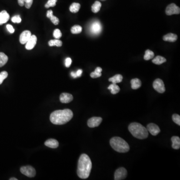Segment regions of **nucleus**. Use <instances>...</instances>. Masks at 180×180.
<instances>
[{
    "mask_svg": "<svg viewBox=\"0 0 180 180\" xmlns=\"http://www.w3.org/2000/svg\"><path fill=\"white\" fill-rule=\"evenodd\" d=\"M7 29L8 31L12 34L14 33V32H15V29H14V28L11 25H10V24L7 25Z\"/></svg>",
    "mask_w": 180,
    "mask_h": 180,
    "instance_id": "nucleus-38",
    "label": "nucleus"
},
{
    "mask_svg": "<svg viewBox=\"0 0 180 180\" xmlns=\"http://www.w3.org/2000/svg\"><path fill=\"white\" fill-rule=\"evenodd\" d=\"M10 180H18L17 178H12L10 179Z\"/></svg>",
    "mask_w": 180,
    "mask_h": 180,
    "instance_id": "nucleus-42",
    "label": "nucleus"
},
{
    "mask_svg": "<svg viewBox=\"0 0 180 180\" xmlns=\"http://www.w3.org/2000/svg\"><path fill=\"white\" fill-rule=\"evenodd\" d=\"M31 32L28 30H26L22 32L20 36V42L22 44H26L28 41L31 37Z\"/></svg>",
    "mask_w": 180,
    "mask_h": 180,
    "instance_id": "nucleus-12",
    "label": "nucleus"
},
{
    "mask_svg": "<svg viewBox=\"0 0 180 180\" xmlns=\"http://www.w3.org/2000/svg\"><path fill=\"white\" fill-rule=\"evenodd\" d=\"M171 141L172 142V148L173 149H176V150L180 149V139L179 137H172Z\"/></svg>",
    "mask_w": 180,
    "mask_h": 180,
    "instance_id": "nucleus-19",
    "label": "nucleus"
},
{
    "mask_svg": "<svg viewBox=\"0 0 180 180\" xmlns=\"http://www.w3.org/2000/svg\"><path fill=\"white\" fill-rule=\"evenodd\" d=\"M131 84L132 89L133 90H137L141 87L142 85L141 81L140 79L138 78L132 79L131 81Z\"/></svg>",
    "mask_w": 180,
    "mask_h": 180,
    "instance_id": "nucleus-20",
    "label": "nucleus"
},
{
    "mask_svg": "<svg viewBox=\"0 0 180 180\" xmlns=\"http://www.w3.org/2000/svg\"><path fill=\"white\" fill-rule=\"evenodd\" d=\"M48 44L50 47L57 46L60 47L62 46V42L59 39H56L55 40H50L48 42Z\"/></svg>",
    "mask_w": 180,
    "mask_h": 180,
    "instance_id": "nucleus-28",
    "label": "nucleus"
},
{
    "mask_svg": "<svg viewBox=\"0 0 180 180\" xmlns=\"http://www.w3.org/2000/svg\"><path fill=\"white\" fill-rule=\"evenodd\" d=\"M129 131L134 137L139 139H146L148 137L147 129L138 122H132L129 125Z\"/></svg>",
    "mask_w": 180,
    "mask_h": 180,
    "instance_id": "nucleus-3",
    "label": "nucleus"
},
{
    "mask_svg": "<svg viewBox=\"0 0 180 180\" xmlns=\"http://www.w3.org/2000/svg\"><path fill=\"white\" fill-rule=\"evenodd\" d=\"M127 176V171L124 168H120L117 169L115 172V180H124Z\"/></svg>",
    "mask_w": 180,
    "mask_h": 180,
    "instance_id": "nucleus-9",
    "label": "nucleus"
},
{
    "mask_svg": "<svg viewBox=\"0 0 180 180\" xmlns=\"http://www.w3.org/2000/svg\"><path fill=\"white\" fill-rule=\"evenodd\" d=\"M37 38L35 35H32L29 40L26 44V48L27 50H31L33 49L36 45Z\"/></svg>",
    "mask_w": 180,
    "mask_h": 180,
    "instance_id": "nucleus-13",
    "label": "nucleus"
},
{
    "mask_svg": "<svg viewBox=\"0 0 180 180\" xmlns=\"http://www.w3.org/2000/svg\"><path fill=\"white\" fill-rule=\"evenodd\" d=\"M71 76L72 77V78H77L76 73V72H71Z\"/></svg>",
    "mask_w": 180,
    "mask_h": 180,
    "instance_id": "nucleus-41",
    "label": "nucleus"
},
{
    "mask_svg": "<svg viewBox=\"0 0 180 180\" xmlns=\"http://www.w3.org/2000/svg\"><path fill=\"white\" fill-rule=\"evenodd\" d=\"M10 19V15L6 11H2L0 12V25L6 23Z\"/></svg>",
    "mask_w": 180,
    "mask_h": 180,
    "instance_id": "nucleus-15",
    "label": "nucleus"
},
{
    "mask_svg": "<svg viewBox=\"0 0 180 180\" xmlns=\"http://www.w3.org/2000/svg\"><path fill=\"white\" fill-rule=\"evenodd\" d=\"M18 4L20 5V6L22 7L24 6V0H18Z\"/></svg>",
    "mask_w": 180,
    "mask_h": 180,
    "instance_id": "nucleus-40",
    "label": "nucleus"
},
{
    "mask_svg": "<svg viewBox=\"0 0 180 180\" xmlns=\"http://www.w3.org/2000/svg\"><path fill=\"white\" fill-rule=\"evenodd\" d=\"M152 86L154 89L159 93H163L165 92V85L161 79H156L153 82Z\"/></svg>",
    "mask_w": 180,
    "mask_h": 180,
    "instance_id": "nucleus-7",
    "label": "nucleus"
},
{
    "mask_svg": "<svg viewBox=\"0 0 180 180\" xmlns=\"http://www.w3.org/2000/svg\"><path fill=\"white\" fill-rule=\"evenodd\" d=\"M180 13V9L179 7L174 3L170 4L168 6L166 9V14L168 16L172 15H178Z\"/></svg>",
    "mask_w": 180,
    "mask_h": 180,
    "instance_id": "nucleus-6",
    "label": "nucleus"
},
{
    "mask_svg": "<svg viewBox=\"0 0 180 180\" xmlns=\"http://www.w3.org/2000/svg\"><path fill=\"white\" fill-rule=\"evenodd\" d=\"M167 61L166 59L163 57L158 56L156 57L153 60H152V62L156 65H160L162 64V63L166 62Z\"/></svg>",
    "mask_w": 180,
    "mask_h": 180,
    "instance_id": "nucleus-23",
    "label": "nucleus"
},
{
    "mask_svg": "<svg viewBox=\"0 0 180 180\" xmlns=\"http://www.w3.org/2000/svg\"><path fill=\"white\" fill-rule=\"evenodd\" d=\"M72 64V59L70 58H67L65 60V66L67 68L70 67Z\"/></svg>",
    "mask_w": 180,
    "mask_h": 180,
    "instance_id": "nucleus-37",
    "label": "nucleus"
},
{
    "mask_svg": "<svg viewBox=\"0 0 180 180\" xmlns=\"http://www.w3.org/2000/svg\"><path fill=\"white\" fill-rule=\"evenodd\" d=\"M163 40L165 41L170 42H175L178 39L177 35L173 33H169L165 35L162 38Z\"/></svg>",
    "mask_w": 180,
    "mask_h": 180,
    "instance_id": "nucleus-16",
    "label": "nucleus"
},
{
    "mask_svg": "<svg viewBox=\"0 0 180 180\" xmlns=\"http://www.w3.org/2000/svg\"><path fill=\"white\" fill-rule=\"evenodd\" d=\"M8 74L6 71H2L0 72V85H1L5 79H6Z\"/></svg>",
    "mask_w": 180,
    "mask_h": 180,
    "instance_id": "nucleus-32",
    "label": "nucleus"
},
{
    "mask_svg": "<svg viewBox=\"0 0 180 180\" xmlns=\"http://www.w3.org/2000/svg\"><path fill=\"white\" fill-rule=\"evenodd\" d=\"M110 145L112 149L119 152H127L130 150L129 144L124 139L118 137H113L110 140Z\"/></svg>",
    "mask_w": 180,
    "mask_h": 180,
    "instance_id": "nucleus-4",
    "label": "nucleus"
},
{
    "mask_svg": "<svg viewBox=\"0 0 180 180\" xmlns=\"http://www.w3.org/2000/svg\"><path fill=\"white\" fill-rule=\"evenodd\" d=\"M53 36L56 39H59L62 36L61 32L59 29H55L53 32Z\"/></svg>",
    "mask_w": 180,
    "mask_h": 180,
    "instance_id": "nucleus-33",
    "label": "nucleus"
},
{
    "mask_svg": "<svg viewBox=\"0 0 180 180\" xmlns=\"http://www.w3.org/2000/svg\"><path fill=\"white\" fill-rule=\"evenodd\" d=\"M82 70H81V69H79V70H78L76 72L77 77H80L81 76L82 74Z\"/></svg>",
    "mask_w": 180,
    "mask_h": 180,
    "instance_id": "nucleus-39",
    "label": "nucleus"
},
{
    "mask_svg": "<svg viewBox=\"0 0 180 180\" xmlns=\"http://www.w3.org/2000/svg\"><path fill=\"white\" fill-rule=\"evenodd\" d=\"M122 79H123V77L121 75L117 74V75H115L114 76L109 78V81L112 82L113 84H117V83L121 82L122 81Z\"/></svg>",
    "mask_w": 180,
    "mask_h": 180,
    "instance_id": "nucleus-21",
    "label": "nucleus"
},
{
    "mask_svg": "<svg viewBox=\"0 0 180 180\" xmlns=\"http://www.w3.org/2000/svg\"><path fill=\"white\" fill-rule=\"evenodd\" d=\"M47 17L51 20L52 22L55 25H57L59 24V20L57 17L53 15V12L52 10H48L47 12Z\"/></svg>",
    "mask_w": 180,
    "mask_h": 180,
    "instance_id": "nucleus-18",
    "label": "nucleus"
},
{
    "mask_svg": "<svg viewBox=\"0 0 180 180\" xmlns=\"http://www.w3.org/2000/svg\"><path fill=\"white\" fill-rule=\"evenodd\" d=\"M92 164L91 160L87 155H81L78 164V176L82 179H87L90 176Z\"/></svg>",
    "mask_w": 180,
    "mask_h": 180,
    "instance_id": "nucleus-1",
    "label": "nucleus"
},
{
    "mask_svg": "<svg viewBox=\"0 0 180 180\" xmlns=\"http://www.w3.org/2000/svg\"><path fill=\"white\" fill-rule=\"evenodd\" d=\"M102 1H106V0H101Z\"/></svg>",
    "mask_w": 180,
    "mask_h": 180,
    "instance_id": "nucleus-43",
    "label": "nucleus"
},
{
    "mask_svg": "<svg viewBox=\"0 0 180 180\" xmlns=\"http://www.w3.org/2000/svg\"><path fill=\"white\" fill-rule=\"evenodd\" d=\"M45 145L48 147L55 149L59 146V142L55 139H50L45 142Z\"/></svg>",
    "mask_w": 180,
    "mask_h": 180,
    "instance_id": "nucleus-17",
    "label": "nucleus"
},
{
    "mask_svg": "<svg viewBox=\"0 0 180 180\" xmlns=\"http://www.w3.org/2000/svg\"><path fill=\"white\" fill-rule=\"evenodd\" d=\"M101 6V2L97 1L92 4V11L94 13H97L100 11Z\"/></svg>",
    "mask_w": 180,
    "mask_h": 180,
    "instance_id": "nucleus-25",
    "label": "nucleus"
},
{
    "mask_svg": "<svg viewBox=\"0 0 180 180\" xmlns=\"http://www.w3.org/2000/svg\"><path fill=\"white\" fill-rule=\"evenodd\" d=\"M147 129L148 131L153 136H156L160 132V129L159 127L154 123L148 124L147 126Z\"/></svg>",
    "mask_w": 180,
    "mask_h": 180,
    "instance_id": "nucleus-11",
    "label": "nucleus"
},
{
    "mask_svg": "<svg viewBox=\"0 0 180 180\" xmlns=\"http://www.w3.org/2000/svg\"><path fill=\"white\" fill-rule=\"evenodd\" d=\"M24 5L27 9H30L32 5L33 0H24Z\"/></svg>",
    "mask_w": 180,
    "mask_h": 180,
    "instance_id": "nucleus-36",
    "label": "nucleus"
},
{
    "mask_svg": "<svg viewBox=\"0 0 180 180\" xmlns=\"http://www.w3.org/2000/svg\"><path fill=\"white\" fill-rule=\"evenodd\" d=\"M11 20L12 22L18 23V24L20 23L22 21L21 18L20 17V15H16L15 16L12 17Z\"/></svg>",
    "mask_w": 180,
    "mask_h": 180,
    "instance_id": "nucleus-35",
    "label": "nucleus"
},
{
    "mask_svg": "<svg viewBox=\"0 0 180 180\" xmlns=\"http://www.w3.org/2000/svg\"><path fill=\"white\" fill-rule=\"evenodd\" d=\"M102 69L101 68H96L95 71L91 73L90 76L92 78H97L100 77L102 76Z\"/></svg>",
    "mask_w": 180,
    "mask_h": 180,
    "instance_id": "nucleus-24",
    "label": "nucleus"
},
{
    "mask_svg": "<svg viewBox=\"0 0 180 180\" xmlns=\"http://www.w3.org/2000/svg\"><path fill=\"white\" fill-rule=\"evenodd\" d=\"M102 31V26L99 21H94L90 27V31L93 35L100 34Z\"/></svg>",
    "mask_w": 180,
    "mask_h": 180,
    "instance_id": "nucleus-8",
    "label": "nucleus"
},
{
    "mask_svg": "<svg viewBox=\"0 0 180 180\" xmlns=\"http://www.w3.org/2000/svg\"><path fill=\"white\" fill-rule=\"evenodd\" d=\"M81 8V5L79 3L73 2L70 7V11L72 13H76L78 12Z\"/></svg>",
    "mask_w": 180,
    "mask_h": 180,
    "instance_id": "nucleus-26",
    "label": "nucleus"
},
{
    "mask_svg": "<svg viewBox=\"0 0 180 180\" xmlns=\"http://www.w3.org/2000/svg\"><path fill=\"white\" fill-rule=\"evenodd\" d=\"M102 122V118L101 117L91 118L88 121V125L90 128H95L99 126Z\"/></svg>",
    "mask_w": 180,
    "mask_h": 180,
    "instance_id": "nucleus-10",
    "label": "nucleus"
},
{
    "mask_svg": "<svg viewBox=\"0 0 180 180\" xmlns=\"http://www.w3.org/2000/svg\"><path fill=\"white\" fill-rule=\"evenodd\" d=\"M82 31V27L80 25H75L71 29V32L73 34H80Z\"/></svg>",
    "mask_w": 180,
    "mask_h": 180,
    "instance_id": "nucleus-29",
    "label": "nucleus"
},
{
    "mask_svg": "<svg viewBox=\"0 0 180 180\" xmlns=\"http://www.w3.org/2000/svg\"><path fill=\"white\" fill-rule=\"evenodd\" d=\"M8 61V57L3 52H0V67L4 66Z\"/></svg>",
    "mask_w": 180,
    "mask_h": 180,
    "instance_id": "nucleus-27",
    "label": "nucleus"
},
{
    "mask_svg": "<svg viewBox=\"0 0 180 180\" xmlns=\"http://www.w3.org/2000/svg\"><path fill=\"white\" fill-rule=\"evenodd\" d=\"M154 55L155 54L153 52L150 50H147L145 52V55H144V60L148 61V60L152 59L154 57Z\"/></svg>",
    "mask_w": 180,
    "mask_h": 180,
    "instance_id": "nucleus-30",
    "label": "nucleus"
},
{
    "mask_svg": "<svg viewBox=\"0 0 180 180\" xmlns=\"http://www.w3.org/2000/svg\"><path fill=\"white\" fill-rule=\"evenodd\" d=\"M20 172L23 175L28 177H34L36 175V170L34 168L31 166L22 167L20 169Z\"/></svg>",
    "mask_w": 180,
    "mask_h": 180,
    "instance_id": "nucleus-5",
    "label": "nucleus"
},
{
    "mask_svg": "<svg viewBox=\"0 0 180 180\" xmlns=\"http://www.w3.org/2000/svg\"><path fill=\"white\" fill-rule=\"evenodd\" d=\"M172 121L177 125L180 126V116L178 114H174L172 116Z\"/></svg>",
    "mask_w": 180,
    "mask_h": 180,
    "instance_id": "nucleus-34",
    "label": "nucleus"
},
{
    "mask_svg": "<svg viewBox=\"0 0 180 180\" xmlns=\"http://www.w3.org/2000/svg\"><path fill=\"white\" fill-rule=\"evenodd\" d=\"M108 89L111 90V92L113 95L117 94L120 91V87L117 85H116V84H113V83L111 84L108 87Z\"/></svg>",
    "mask_w": 180,
    "mask_h": 180,
    "instance_id": "nucleus-22",
    "label": "nucleus"
},
{
    "mask_svg": "<svg viewBox=\"0 0 180 180\" xmlns=\"http://www.w3.org/2000/svg\"><path fill=\"white\" fill-rule=\"evenodd\" d=\"M57 2V0H48L46 4H45V7L46 8L55 7L56 5Z\"/></svg>",
    "mask_w": 180,
    "mask_h": 180,
    "instance_id": "nucleus-31",
    "label": "nucleus"
},
{
    "mask_svg": "<svg viewBox=\"0 0 180 180\" xmlns=\"http://www.w3.org/2000/svg\"><path fill=\"white\" fill-rule=\"evenodd\" d=\"M73 100V96L71 94L64 92L61 94L60 96V100L62 103H69L72 101Z\"/></svg>",
    "mask_w": 180,
    "mask_h": 180,
    "instance_id": "nucleus-14",
    "label": "nucleus"
},
{
    "mask_svg": "<svg viewBox=\"0 0 180 180\" xmlns=\"http://www.w3.org/2000/svg\"><path fill=\"white\" fill-rule=\"evenodd\" d=\"M73 117V112L70 109L57 110L50 115V121L55 125H61L66 124Z\"/></svg>",
    "mask_w": 180,
    "mask_h": 180,
    "instance_id": "nucleus-2",
    "label": "nucleus"
}]
</instances>
